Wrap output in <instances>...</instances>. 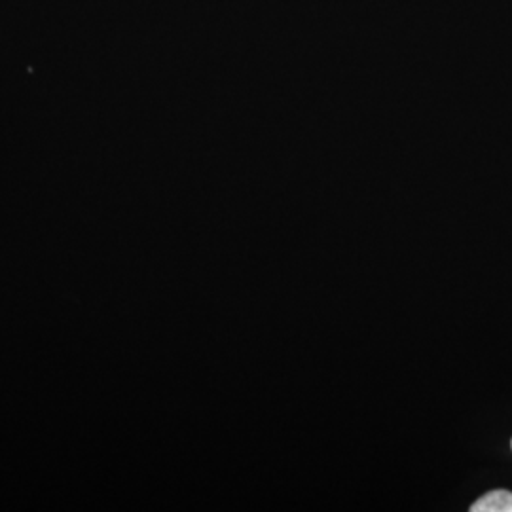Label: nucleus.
<instances>
[{"mask_svg": "<svg viewBox=\"0 0 512 512\" xmlns=\"http://www.w3.org/2000/svg\"><path fill=\"white\" fill-rule=\"evenodd\" d=\"M471 512H512V492L495 490L471 505Z\"/></svg>", "mask_w": 512, "mask_h": 512, "instance_id": "1", "label": "nucleus"}]
</instances>
